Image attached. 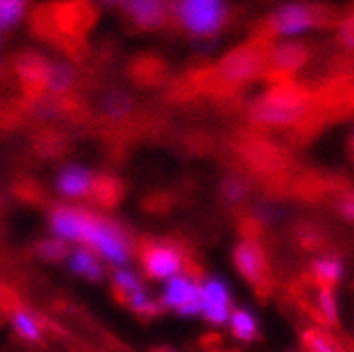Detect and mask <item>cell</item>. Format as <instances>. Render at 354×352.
Returning a JSON list of instances; mask_svg holds the SVG:
<instances>
[{
  "instance_id": "8",
  "label": "cell",
  "mask_w": 354,
  "mask_h": 352,
  "mask_svg": "<svg viewBox=\"0 0 354 352\" xmlns=\"http://www.w3.org/2000/svg\"><path fill=\"white\" fill-rule=\"evenodd\" d=\"M85 215L86 210L73 208V206H57L50 217L51 231L55 232V237L64 241H80Z\"/></svg>"
},
{
  "instance_id": "30",
  "label": "cell",
  "mask_w": 354,
  "mask_h": 352,
  "mask_svg": "<svg viewBox=\"0 0 354 352\" xmlns=\"http://www.w3.org/2000/svg\"><path fill=\"white\" fill-rule=\"evenodd\" d=\"M353 150H354V138H353Z\"/></svg>"
},
{
  "instance_id": "29",
  "label": "cell",
  "mask_w": 354,
  "mask_h": 352,
  "mask_svg": "<svg viewBox=\"0 0 354 352\" xmlns=\"http://www.w3.org/2000/svg\"><path fill=\"white\" fill-rule=\"evenodd\" d=\"M104 2H109V4H120V2H125V0H104Z\"/></svg>"
},
{
  "instance_id": "16",
  "label": "cell",
  "mask_w": 354,
  "mask_h": 352,
  "mask_svg": "<svg viewBox=\"0 0 354 352\" xmlns=\"http://www.w3.org/2000/svg\"><path fill=\"white\" fill-rule=\"evenodd\" d=\"M305 48L301 44H286L275 51L273 62L279 71H292L300 67L307 58Z\"/></svg>"
},
{
  "instance_id": "11",
  "label": "cell",
  "mask_w": 354,
  "mask_h": 352,
  "mask_svg": "<svg viewBox=\"0 0 354 352\" xmlns=\"http://www.w3.org/2000/svg\"><path fill=\"white\" fill-rule=\"evenodd\" d=\"M127 15L141 28H157L164 24V12L160 0H125Z\"/></svg>"
},
{
  "instance_id": "6",
  "label": "cell",
  "mask_w": 354,
  "mask_h": 352,
  "mask_svg": "<svg viewBox=\"0 0 354 352\" xmlns=\"http://www.w3.org/2000/svg\"><path fill=\"white\" fill-rule=\"evenodd\" d=\"M234 264L241 277L254 286H263L266 280V257L261 245L254 240H245L234 248Z\"/></svg>"
},
{
  "instance_id": "22",
  "label": "cell",
  "mask_w": 354,
  "mask_h": 352,
  "mask_svg": "<svg viewBox=\"0 0 354 352\" xmlns=\"http://www.w3.org/2000/svg\"><path fill=\"white\" fill-rule=\"evenodd\" d=\"M319 310L321 315L326 319L330 324H339V308H337V299H335V293L330 287H321L319 289Z\"/></svg>"
},
{
  "instance_id": "4",
  "label": "cell",
  "mask_w": 354,
  "mask_h": 352,
  "mask_svg": "<svg viewBox=\"0 0 354 352\" xmlns=\"http://www.w3.org/2000/svg\"><path fill=\"white\" fill-rule=\"evenodd\" d=\"M141 263L150 279L169 280L180 275L183 259L175 247L166 243L148 245L141 254Z\"/></svg>"
},
{
  "instance_id": "3",
  "label": "cell",
  "mask_w": 354,
  "mask_h": 352,
  "mask_svg": "<svg viewBox=\"0 0 354 352\" xmlns=\"http://www.w3.org/2000/svg\"><path fill=\"white\" fill-rule=\"evenodd\" d=\"M224 2L222 0H180L178 18L191 34L207 35L215 34L224 24Z\"/></svg>"
},
{
  "instance_id": "20",
  "label": "cell",
  "mask_w": 354,
  "mask_h": 352,
  "mask_svg": "<svg viewBox=\"0 0 354 352\" xmlns=\"http://www.w3.org/2000/svg\"><path fill=\"white\" fill-rule=\"evenodd\" d=\"M113 282H115V293L118 295V299L124 303L129 295H133V293H136V290L143 289L141 280L134 275L133 271L124 270V268L117 270V273H115L113 277Z\"/></svg>"
},
{
  "instance_id": "7",
  "label": "cell",
  "mask_w": 354,
  "mask_h": 352,
  "mask_svg": "<svg viewBox=\"0 0 354 352\" xmlns=\"http://www.w3.org/2000/svg\"><path fill=\"white\" fill-rule=\"evenodd\" d=\"M315 24L314 12L304 4L282 6L273 16V28L281 35H298Z\"/></svg>"
},
{
  "instance_id": "28",
  "label": "cell",
  "mask_w": 354,
  "mask_h": 352,
  "mask_svg": "<svg viewBox=\"0 0 354 352\" xmlns=\"http://www.w3.org/2000/svg\"><path fill=\"white\" fill-rule=\"evenodd\" d=\"M340 37H342L344 43L349 48H354V16L349 18L346 24L342 25V32H340Z\"/></svg>"
},
{
  "instance_id": "31",
  "label": "cell",
  "mask_w": 354,
  "mask_h": 352,
  "mask_svg": "<svg viewBox=\"0 0 354 352\" xmlns=\"http://www.w3.org/2000/svg\"><path fill=\"white\" fill-rule=\"evenodd\" d=\"M160 352H169V351H160Z\"/></svg>"
},
{
  "instance_id": "15",
  "label": "cell",
  "mask_w": 354,
  "mask_h": 352,
  "mask_svg": "<svg viewBox=\"0 0 354 352\" xmlns=\"http://www.w3.org/2000/svg\"><path fill=\"white\" fill-rule=\"evenodd\" d=\"M342 275L344 264L337 257L324 256L312 263V277L315 279V282L319 284V287L335 289V286L340 282Z\"/></svg>"
},
{
  "instance_id": "25",
  "label": "cell",
  "mask_w": 354,
  "mask_h": 352,
  "mask_svg": "<svg viewBox=\"0 0 354 352\" xmlns=\"http://www.w3.org/2000/svg\"><path fill=\"white\" fill-rule=\"evenodd\" d=\"M247 192H249L247 183L240 178H227L222 183V194L231 203H240L241 199L245 198Z\"/></svg>"
},
{
  "instance_id": "26",
  "label": "cell",
  "mask_w": 354,
  "mask_h": 352,
  "mask_svg": "<svg viewBox=\"0 0 354 352\" xmlns=\"http://www.w3.org/2000/svg\"><path fill=\"white\" fill-rule=\"evenodd\" d=\"M129 108H131V102H129V99L125 95H111L106 101V111H108L109 116H113V118L124 116L129 111Z\"/></svg>"
},
{
  "instance_id": "23",
  "label": "cell",
  "mask_w": 354,
  "mask_h": 352,
  "mask_svg": "<svg viewBox=\"0 0 354 352\" xmlns=\"http://www.w3.org/2000/svg\"><path fill=\"white\" fill-rule=\"evenodd\" d=\"M203 310H205V289H203V282H196L191 299L176 314L182 317H194V315H203Z\"/></svg>"
},
{
  "instance_id": "12",
  "label": "cell",
  "mask_w": 354,
  "mask_h": 352,
  "mask_svg": "<svg viewBox=\"0 0 354 352\" xmlns=\"http://www.w3.org/2000/svg\"><path fill=\"white\" fill-rule=\"evenodd\" d=\"M194 284L196 280H191L187 275H182V273L169 279L162 293V298H160V305L164 308H173L175 312H178L191 299Z\"/></svg>"
},
{
  "instance_id": "13",
  "label": "cell",
  "mask_w": 354,
  "mask_h": 352,
  "mask_svg": "<svg viewBox=\"0 0 354 352\" xmlns=\"http://www.w3.org/2000/svg\"><path fill=\"white\" fill-rule=\"evenodd\" d=\"M69 270L74 275L83 277L90 282H101L104 271H102L101 263L94 256V252L88 248H76L69 257Z\"/></svg>"
},
{
  "instance_id": "1",
  "label": "cell",
  "mask_w": 354,
  "mask_h": 352,
  "mask_svg": "<svg viewBox=\"0 0 354 352\" xmlns=\"http://www.w3.org/2000/svg\"><path fill=\"white\" fill-rule=\"evenodd\" d=\"M80 243L94 248L99 256L117 266H124L129 261V243L122 229L92 212L85 215Z\"/></svg>"
},
{
  "instance_id": "14",
  "label": "cell",
  "mask_w": 354,
  "mask_h": 352,
  "mask_svg": "<svg viewBox=\"0 0 354 352\" xmlns=\"http://www.w3.org/2000/svg\"><path fill=\"white\" fill-rule=\"evenodd\" d=\"M227 324H230L233 337L238 338L240 342L249 344V342L256 340L259 337V322H257V317L247 308H234L231 312V317Z\"/></svg>"
},
{
  "instance_id": "9",
  "label": "cell",
  "mask_w": 354,
  "mask_h": 352,
  "mask_svg": "<svg viewBox=\"0 0 354 352\" xmlns=\"http://www.w3.org/2000/svg\"><path fill=\"white\" fill-rule=\"evenodd\" d=\"M95 176L83 166H66L57 174V189L67 198H83L94 190Z\"/></svg>"
},
{
  "instance_id": "2",
  "label": "cell",
  "mask_w": 354,
  "mask_h": 352,
  "mask_svg": "<svg viewBox=\"0 0 354 352\" xmlns=\"http://www.w3.org/2000/svg\"><path fill=\"white\" fill-rule=\"evenodd\" d=\"M305 93L295 86H279L254 108L252 116L265 125H289L304 115Z\"/></svg>"
},
{
  "instance_id": "18",
  "label": "cell",
  "mask_w": 354,
  "mask_h": 352,
  "mask_svg": "<svg viewBox=\"0 0 354 352\" xmlns=\"http://www.w3.org/2000/svg\"><path fill=\"white\" fill-rule=\"evenodd\" d=\"M11 319H12V324H15L16 331H18V333H20L25 340H28V342L39 340L41 329H39V326H37V322L32 319L30 314H27L25 310L16 308V310H12Z\"/></svg>"
},
{
  "instance_id": "17",
  "label": "cell",
  "mask_w": 354,
  "mask_h": 352,
  "mask_svg": "<svg viewBox=\"0 0 354 352\" xmlns=\"http://www.w3.org/2000/svg\"><path fill=\"white\" fill-rule=\"evenodd\" d=\"M27 0H0V28L8 30L15 27L24 16Z\"/></svg>"
},
{
  "instance_id": "24",
  "label": "cell",
  "mask_w": 354,
  "mask_h": 352,
  "mask_svg": "<svg viewBox=\"0 0 354 352\" xmlns=\"http://www.w3.org/2000/svg\"><path fill=\"white\" fill-rule=\"evenodd\" d=\"M304 344L310 352H337L335 345L323 331L317 329H308L304 333Z\"/></svg>"
},
{
  "instance_id": "21",
  "label": "cell",
  "mask_w": 354,
  "mask_h": 352,
  "mask_svg": "<svg viewBox=\"0 0 354 352\" xmlns=\"http://www.w3.org/2000/svg\"><path fill=\"white\" fill-rule=\"evenodd\" d=\"M37 254L48 261H62L69 254L66 241L60 238H48L37 245Z\"/></svg>"
},
{
  "instance_id": "27",
  "label": "cell",
  "mask_w": 354,
  "mask_h": 352,
  "mask_svg": "<svg viewBox=\"0 0 354 352\" xmlns=\"http://www.w3.org/2000/svg\"><path fill=\"white\" fill-rule=\"evenodd\" d=\"M337 208H339V213L344 219L354 222V192L346 194V196L339 201V206H337Z\"/></svg>"
},
{
  "instance_id": "5",
  "label": "cell",
  "mask_w": 354,
  "mask_h": 352,
  "mask_svg": "<svg viewBox=\"0 0 354 352\" xmlns=\"http://www.w3.org/2000/svg\"><path fill=\"white\" fill-rule=\"evenodd\" d=\"M205 289V310L203 317L215 326H222L230 322L231 317V293L227 284L222 279H207L203 282Z\"/></svg>"
},
{
  "instance_id": "10",
  "label": "cell",
  "mask_w": 354,
  "mask_h": 352,
  "mask_svg": "<svg viewBox=\"0 0 354 352\" xmlns=\"http://www.w3.org/2000/svg\"><path fill=\"white\" fill-rule=\"evenodd\" d=\"M259 55L252 50H238L222 62L221 71L230 82H240L259 71Z\"/></svg>"
},
{
  "instance_id": "19",
  "label": "cell",
  "mask_w": 354,
  "mask_h": 352,
  "mask_svg": "<svg viewBox=\"0 0 354 352\" xmlns=\"http://www.w3.org/2000/svg\"><path fill=\"white\" fill-rule=\"evenodd\" d=\"M73 73H71L66 66H60V64H48L46 86L51 92H66V90L73 85Z\"/></svg>"
}]
</instances>
